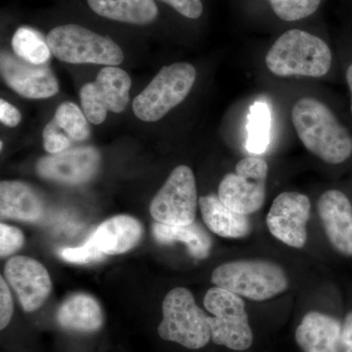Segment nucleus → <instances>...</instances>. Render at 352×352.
Instances as JSON below:
<instances>
[{
	"label": "nucleus",
	"instance_id": "obj_32",
	"mask_svg": "<svg viewBox=\"0 0 352 352\" xmlns=\"http://www.w3.org/2000/svg\"><path fill=\"white\" fill-rule=\"evenodd\" d=\"M22 116L17 108L14 107L8 102L0 100V120L6 126L15 127L20 124Z\"/></svg>",
	"mask_w": 352,
	"mask_h": 352
},
{
	"label": "nucleus",
	"instance_id": "obj_8",
	"mask_svg": "<svg viewBox=\"0 0 352 352\" xmlns=\"http://www.w3.org/2000/svg\"><path fill=\"white\" fill-rule=\"evenodd\" d=\"M268 164L258 157H248L227 173L219 187V200L234 212L249 215L258 212L265 200Z\"/></svg>",
	"mask_w": 352,
	"mask_h": 352
},
{
	"label": "nucleus",
	"instance_id": "obj_23",
	"mask_svg": "<svg viewBox=\"0 0 352 352\" xmlns=\"http://www.w3.org/2000/svg\"><path fill=\"white\" fill-rule=\"evenodd\" d=\"M11 44L17 56L32 64H47L52 54L47 41L32 28H19L14 34Z\"/></svg>",
	"mask_w": 352,
	"mask_h": 352
},
{
	"label": "nucleus",
	"instance_id": "obj_21",
	"mask_svg": "<svg viewBox=\"0 0 352 352\" xmlns=\"http://www.w3.org/2000/svg\"><path fill=\"white\" fill-rule=\"evenodd\" d=\"M87 3L97 15L127 24H150L159 14L154 0H87Z\"/></svg>",
	"mask_w": 352,
	"mask_h": 352
},
{
	"label": "nucleus",
	"instance_id": "obj_29",
	"mask_svg": "<svg viewBox=\"0 0 352 352\" xmlns=\"http://www.w3.org/2000/svg\"><path fill=\"white\" fill-rule=\"evenodd\" d=\"M24 234L16 227L0 224V256H10L24 245Z\"/></svg>",
	"mask_w": 352,
	"mask_h": 352
},
{
	"label": "nucleus",
	"instance_id": "obj_15",
	"mask_svg": "<svg viewBox=\"0 0 352 352\" xmlns=\"http://www.w3.org/2000/svg\"><path fill=\"white\" fill-rule=\"evenodd\" d=\"M317 210L329 242L336 251L352 256V204L339 190L322 194Z\"/></svg>",
	"mask_w": 352,
	"mask_h": 352
},
{
	"label": "nucleus",
	"instance_id": "obj_6",
	"mask_svg": "<svg viewBox=\"0 0 352 352\" xmlns=\"http://www.w3.org/2000/svg\"><path fill=\"white\" fill-rule=\"evenodd\" d=\"M196 76V69L184 62L164 67L134 99V115L143 122L161 120L188 96Z\"/></svg>",
	"mask_w": 352,
	"mask_h": 352
},
{
	"label": "nucleus",
	"instance_id": "obj_7",
	"mask_svg": "<svg viewBox=\"0 0 352 352\" xmlns=\"http://www.w3.org/2000/svg\"><path fill=\"white\" fill-rule=\"evenodd\" d=\"M212 342L231 351H244L254 342V333L242 296L219 287L208 289L204 298Z\"/></svg>",
	"mask_w": 352,
	"mask_h": 352
},
{
	"label": "nucleus",
	"instance_id": "obj_1",
	"mask_svg": "<svg viewBox=\"0 0 352 352\" xmlns=\"http://www.w3.org/2000/svg\"><path fill=\"white\" fill-rule=\"evenodd\" d=\"M292 122L305 147L322 161L339 164L351 157V133L321 101L300 99L292 110Z\"/></svg>",
	"mask_w": 352,
	"mask_h": 352
},
{
	"label": "nucleus",
	"instance_id": "obj_30",
	"mask_svg": "<svg viewBox=\"0 0 352 352\" xmlns=\"http://www.w3.org/2000/svg\"><path fill=\"white\" fill-rule=\"evenodd\" d=\"M14 305L10 289L3 276L0 277V329L6 330L12 320Z\"/></svg>",
	"mask_w": 352,
	"mask_h": 352
},
{
	"label": "nucleus",
	"instance_id": "obj_33",
	"mask_svg": "<svg viewBox=\"0 0 352 352\" xmlns=\"http://www.w3.org/2000/svg\"><path fill=\"white\" fill-rule=\"evenodd\" d=\"M340 352H352V311L347 314L342 323Z\"/></svg>",
	"mask_w": 352,
	"mask_h": 352
},
{
	"label": "nucleus",
	"instance_id": "obj_12",
	"mask_svg": "<svg viewBox=\"0 0 352 352\" xmlns=\"http://www.w3.org/2000/svg\"><path fill=\"white\" fill-rule=\"evenodd\" d=\"M0 69L6 85L25 98H50L59 90L56 76L47 64H32L6 51L1 53Z\"/></svg>",
	"mask_w": 352,
	"mask_h": 352
},
{
	"label": "nucleus",
	"instance_id": "obj_2",
	"mask_svg": "<svg viewBox=\"0 0 352 352\" xmlns=\"http://www.w3.org/2000/svg\"><path fill=\"white\" fill-rule=\"evenodd\" d=\"M332 52L325 41L302 30H289L271 46L265 63L278 76L321 78L332 66Z\"/></svg>",
	"mask_w": 352,
	"mask_h": 352
},
{
	"label": "nucleus",
	"instance_id": "obj_13",
	"mask_svg": "<svg viewBox=\"0 0 352 352\" xmlns=\"http://www.w3.org/2000/svg\"><path fill=\"white\" fill-rule=\"evenodd\" d=\"M4 273L25 312L43 307L52 288L50 273L43 264L28 256H13L7 261Z\"/></svg>",
	"mask_w": 352,
	"mask_h": 352
},
{
	"label": "nucleus",
	"instance_id": "obj_14",
	"mask_svg": "<svg viewBox=\"0 0 352 352\" xmlns=\"http://www.w3.org/2000/svg\"><path fill=\"white\" fill-rule=\"evenodd\" d=\"M99 162L100 156L95 148L78 147L41 157L36 164V170L46 179L80 184L88 182L96 173Z\"/></svg>",
	"mask_w": 352,
	"mask_h": 352
},
{
	"label": "nucleus",
	"instance_id": "obj_31",
	"mask_svg": "<svg viewBox=\"0 0 352 352\" xmlns=\"http://www.w3.org/2000/svg\"><path fill=\"white\" fill-rule=\"evenodd\" d=\"M173 7L180 15L189 19H198L203 14L204 7L201 0H161Z\"/></svg>",
	"mask_w": 352,
	"mask_h": 352
},
{
	"label": "nucleus",
	"instance_id": "obj_25",
	"mask_svg": "<svg viewBox=\"0 0 352 352\" xmlns=\"http://www.w3.org/2000/svg\"><path fill=\"white\" fill-rule=\"evenodd\" d=\"M87 118L80 108L72 102H64L57 108L53 120L66 132L69 138L82 141L89 136Z\"/></svg>",
	"mask_w": 352,
	"mask_h": 352
},
{
	"label": "nucleus",
	"instance_id": "obj_3",
	"mask_svg": "<svg viewBox=\"0 0 352 352\" xmlns=\"http://www.w3.org/2000/svg\"><path fill=\"white\" fill-rule=\"evenodd\" d=\"M212 283L235 295L254 302H263L288 289L289 279L283 268L265 259H240L217 266Z\"/></svg>",
	"mask_w": 352,
	"mask_h": 352
},
{
	"label": "nucleus",
	"instance_id": "obj_27",
	"mask_svg": "<svg viewBox=\"0 0 352 352\" xmlns=\"http://www.w3.org/2000/svg\"><path fill=\"white\" fill-rule=\"evenodd\" d=\"M60 256L64 261L74 263H89L102 261L106 254L99 251L94 243L87 241L85 245L78 248H66L60 250Z\"/></svg>",
	"mask_w": 352,
	"mask_h": 352
},
{
	"label": "nucleus",
	"instance_id": "obj_26",
	"mask_svg": "<svg viewBox=\"0 0 352 352\" xmlns=\"http://www.w3.org/2000/svg\"><path fill=\"white\" fill-rule=\"evenodd\" d=\"M278 17L287 22L305 19L316 12L321 0H267Z\"/></svg>",
	"mask_w": 352,
	"mask_h": 352
},
{
	"label": "nucleus",
	"instance_id": "obj_20",
	"mask_svg": "<svg viewBox=\"0 0 352 352\" xmlns=\"http://www.w3.org/2000/svg\"><path fill=\"white\" fill-rule=\"evenodd\" d=\"M199 205L206 226L220 237L239 239L251 232L249 215L234 212L219 200V196L201 197Z\"/></svg>",
	"mask_w": 352,
	"mask_h": 352
},
{
	"label": "nucleus",
	"instance_id": "obj_9",
	"mask_svg": "<svg viewBox=\"0 0 352 352\" xmlns=\"http://www.w3.org/2000/svg\"><path fill=\"white\" fill-rule=\"evenodd\" d=\"M195 176L187 166L171 171L152 200L150 212L153 219L168 226H189L195 220L198 208Z\"/></svg>",
	"mask_w": 352,
	"mask_h": 352
},
{
	"label": "nucleus",
	"instance_id": "obj_19",
	"mask_svg": "<svg viewBox=\"0 0 352 352\" xmlns=\"http://www.w3.org/2000/svg\"><path fill=\"white\" fill-rule=\"evenodd\" d=\"M43 212V200L30 185L21 182L0 183L1 217L34 222L41 219Z\"/></svg>",
	"mask_w": 352,
	"mask_h": 352
},
{
	"label": "nucleus",
	"instance_id": "obj_5",
	"mask_svg": "<svg viewBox=\"0 0 352 352\" xmlns=\"http://www.w3.org/2000/svg\"><path fill=\"white\" fill-rule=\"evenodd\" d=\"M46 41L51 53L66 63L116 67L124 61V53L115 41L82 25H59L51 30Z\"/></svg>",
	"mask_w": 352,
	"mask_h": 352
},
{
	"label": "nucleus",
	"instance_id": "obj_17",
	"mask_svg": "<svg viewBox=\"0 0 352 352\" xmlns=\"http://www.w3.org/2000/svg\"><path fill=\"white\" fill-rule=\"evenodd\" d=\"M342 327L335 317L308 312L296 328V344L303 352H340Z\"/></svg>",
	"mask_w": 352,
	"mask_h": 352
},
{
	"label": "nucleus",
	"instance_id": "obj_16",
	"mask_svg": "<svg viewBox=\"0 0 352 352\" xmlns=\"http://www.w3.org/2000/svg\"><path fill=\"white\" fill-rule=\"evenodd\" d=\"M56 322L62 330L78 335H94L105 323L103 309L94 296L78 293L69 296L56 312Z\"/></svg>",
	"mask_w": 352,
	"mask_h": 352
},
{
	"label": "nucleus",
	"instance_id": "obj_22",
	"mask_svg": "<svg viewBox=\"0 0 352 352\" xmlns=\"http://www.w3.org/2000/svg\"><path fill=\"white\" fill-rule=\"evenodd\" d=\"M153 235L157 242L164 245L182 242L186 245L189 254L197 259L208 258L212 249V238L196 222L182 226L156 222L153 226Z\"/></svg>",
	"mask_w": 352,
	"mask_h": 352
},
{
	"label": "nucleus",
	"instance_id": "obj_24",
	"mask_svg": "<svg viewBox=\"0 0 352 352\" xmlns=\"http://www.w3.org/2000/svg\"><path fill=\"white\" fill-rule=\"evenodd\" d=\"M271 115L264 102H256L250 108L248 118L247 149L252 154H263L270 141Z\"/></svg>",
	"mask_w": 352,
	"mask_h": 352
},
{
	"label": "nucleus",
	"instance_id": "obj_11",
	"mask_svg": "<svg viewBox=\"0 0 352 352\" xmlns=\"http://www.w3.org/2000/svg\"><path fill=\"white\" fill-rule=\"evenodd\" d=\"M311 204L298 192H284L273 201L266 217L268 230L276 239L296 249L305 247Z\"/></svg>",
	"mask_w": 352,
	"mask_h": 352
},
{
	"label": "nucleus",
	"instance_id": "obj_28",
	"mask_svg": "<svg viewBox=\"0 0 352 352\" xmlns=\"http://www.w3.org/2000/svg\"><path fill=\"white\" fill-rule=\"evenodd\" d=\"M54 120L48 122L47 126L44 127L43 132L44 149L51 155L59 154L68 149L71 140L69 136L65 135L60 131Z\"/></svg>",
	"mask_w": 352,
	"mask_h": 352
},
{
	"label": "nucleus",
	"instance_id": "obj_10",
	"mask_svg": "<svg viewBox=\"0 0 352 352\" xmlns=\"http://www.w3.org/2000/svg\"><path fill=\"white\" fill-rule=\"evenodd\" d=\"M131 80L129 74L117 67H106L99 72L96 80L80 89L83 113L90 122L100 124L108 112L122 113L129 102Z\"/></svg>",
	"mask_w": 352,
	"mask_h": 352
},
{
	"label": "nucleus",
	"instance_id": "obj_34",
	"mask_svg": "<svg viewBox=\"0 0 352 352\" xmlns=\"http://www.w3.org/2000/svg\"><path fill=\"white\" fill-rule=\"evenodd\" d=\"M346 82L347 85H349V90H351V109L352 113V64L349 67L346 71Z\"/></svg>",
	"mask_w": 352,
	"mask_h": 352
},
{
	"label": "nucleus",
	"instance_id": "obj_18",
	"mask_svg": "<svg viewBox=\"0 0 352 352\" xmlns=\"http://www.w3.org/2000/svg\"><path fill=\"white\" fill-rule=\"evenodd\" d=\"M143 236V226L129 215H117L97 227L89 237L90 242L108 256L131 251Z\"/></svg>",
	"mask_w": 352,
	"mask_h": 352
},
{
	"label": "nucleus",
	"instance_id": "obj_4",
	"mask_svg": "<svg viewBox=\"0 0 352 352\" xmlns=\"http://www.w3.org/2000/svg\"><path fill=\"white\" fill-rule=\"evenodd\" d=\"M163 318L157 327L162 340L198 351L212 340L208 315L198 307L191 292L175 288L164 298Z\"/></svg>",
	"mask_w": 352,
	"mask_h": 352
}]
</instances>
